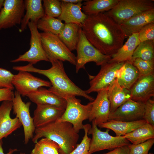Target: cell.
<instances>
[{"label": "cell", "instance_id": "obj_1", "mask_svg": "<svg viewBox=\"0 0 154 154\" xmlns=\"http://www.w3.org/2000/svg\"><path fill=\"white\" fill-rule=\"evenodd\" d=\"M81 27L89 42L104 54L112 55L123 44L125 37L120 25L105 12L87 15Z\"/></svg>", "mask_w": 154, "mask_h": 154}, {"label": "cell", "instance_id": "obj_2", "mask_svg": "<svg viewBox=\"0 0 154 154\" xmlns=\"http://www.w3.org/2000/svg\"><path fill=\"white\" fill-rule=\"evenodd\" d=\"M50 62L52 66L46 70L37 68L29 63L25 66H14L12 68L19 71L34 72L45 76L51 84L48 90L63 98L67 96H73L83 97L91 102L94 100L86 93L85 90L78 86L69 78L65 72L62 61L52 60Z\"/></svg>", "mask_w": 154, "mask_h": 154}, {"label": "cell", "instance_id": "obj_3", "mask_svg": "<svg viewBox=\"0 0 154 154\" xmlns=\"http://www.w3.org/2000/svg\"><path fill=\"white\" fill-rule=\"evenodd\" d=\"M32 141L36 143L44 137L56 142L61 154H69L76 147L79 135L70 123L57 121L35 128Z\"/></svg>", "mask_w": 154, "mask_h": 154}, {"label": "cell", "instance_id": "obj_4", "mask_svg": "<svg viewBox=\"0 0 154 154\" xmlns=\"http://www.w3.org/2000/svg\"><path fill=\"white\" fill-rule=\"evenodd\" d=\"M154 9L153 0H119L112 9L105 12L119 24L143 12Z\"/></svg>", "mask_w": 154, "mask_h": 154}, {"label": "cell", "instance_id": "obj_5", "mask_svg": "<svg viewBox=\"0 0 154 154\" xmlns=\"http://www.w3.org/2000/svg\"><path fill=\"white\" fill-rule=\"evenodd\" d=\"M40 33L42 44L49 62L52 60L67 61L76 65V56L58 35L48 32Z\"/></svg>", "mask_w": 154, "mask_h": 154}, {"label": "cell", "instance_id": "obj_6", "mask_svg": "<svg viewBox=\"0 0 154 154\" xmlns=\"http://www.w3.org/2000/svg\"><path fill=\"white\" fill-rule=\"evenodd\" d=\"M64 98L66 101V107L62 116L57 121L71 123L75 131L78 133L80 130L83 129V121L88 119L92 102L83 105L80 100L73 96H67Z\"/></svg>", "mask_w": 154, "mask_h": 154}, {"label": "cell", "instance_id": "obj_7", "mask_svg": "<svg viewBox=\"0 0 154 154\" xmlns=\"http://www.w3.org/2000/svg\"><path fill=\"white\" fill-rule=\"evenodd\" d=\"M77 55L76 64V72L85 69V64L90 62L102 66L108 62L111 56L104 54L96 49L88 40L81 28L79 41L76 48Z\"/></svg>", "mask_w": 154, "mask_h": 154}, {"label": "cell", "instance_id": "obj_8", "mask_svg": "<svg viewBox=\"0 0 154 154\" xmlns=\"http://www.w3.org/2000/svg\"><path fill=\"white\" fill-rule=\"evenodd\" d=\"M89 129L88 135L92 136L89 152L91 153L105 149L112 150L117 147L129 144V142L123 136H113L109 133V129L102 131L98 127L94 120Z\"/></svg>", "mask_w": 154, "mask_h": 154}, {"label": "cell", "instance_id": "obj_9", "mask_svg": "<svg viewBox=\"0 0 154 154\" xmlns=\"http://www.w3.org/2000/svg\"><path fill=\"white\" fill-rule=\"evenodd\" d=\"M37 24L29 21L27 25L31 32L29 50L17 58L11 60V62H27L33 65L41 61L49 62L43 48Z\"/></svg>", "mask_w": 154, "mask_h": 154}, {"label": "cell", "instance_id": "obj_10", "mask_svg": "<svg viewBox=\"0 0 154 154\" xmlns=\"http://www.w3.org/2000/svg\"><path fill=\"white\" fill-rule=\"evenodd\" d=\"M21 95L17 91L14 93L12 100L13 113L16 115L23 126L24 143L27 144L34 136L35 127L33 123V118L31 116L30 107V102L25 103L21 98Z\"/></svg>", "mask_w": 154, "mask_h": 154}, {"label": "cell", "instance_id": "obj_11", "mask_svg": "<svg viewBox=\"0 0 154 154\" xmlns=\"http://www.w3.org/2000/svg\"><path fill=\"white\" fill-rule=\"evenodd\" d=\"M125 62H108L102 65L98 74L92 77L90 80V87L85 90L86 93L88 94L108 88L116 79L117 71L123 65Z\"/></svg>", "mask_w": 154, "mask_h": 154}, {"label": "cell", "instance_id": "obj_12", "mask_svg": "<svg viewBox=\"0 0 154 154\" xmlns=\"http://www.w3.org/2000/svg\"><path fill=\"white\" fill-rule=\"evenodd\" d=\"M25 10L23 0H5L0 12V31L21 23Z\"/></svg>", "mask_w": 154, "mask_h": 154}, {"label": "cell", "instance_id": "obj_13", "mask_svg": "<svg viewBox=\"0 0 154 154\" xmlns=\"http://www.w3.org/2000/svg\"><path fill=\"white\" fill-rule=\"evenodd\" d=\"M12 84L21 96H26L43 86L50 88V82L35 77L29 72L19 71L14 75Z\"/></svg>", "mask_w": 154, "mask_h": 154}, {"label": "cell", "instance_id": "obj_14", "mask_svg": "<svg viewBox=\"0 0 154 154\" xmlns=\"http://www.w3.org/2000/svg\"><path fill=\"white\" fill-rule=\"evenodd\" d=\"M145 106V103L129 99L110 113L108 121H133L143 119Z\"/></svg>", "mask_w": 154, "mask_h": 154}, {"label": "cell", "instance_id": "obj_15", "mask_svg": "<svg viewBox=\"0 0 154 154\" xmlns=\"http://www.w3.org/2000/svg\"><path fill=\"white\" fill-rule=\"evenodd\" d=\"M108 88L98 92L96 98L92 102V108L88 119L90 121L94 120L97 125L108 120L110 104L108 97Z\"/></svg>", "mask_w": 154, "mask_h": 154}, {"label": "cell", "instance_id": "obj_16", "mask_svg": "<svg viewBox=\"0 0 154 154\" xmlns=\"http://www.w3.org/2000/svg\"><path fill=\"white\" fill-rule=\"evenodd\" d=\"M129 90L131 99L145 103L154 96V74L139 76Z\"/></svg>", "mask_w": 154, "mask_h": 154}, {"label": "cell", "instance_id": "obj_17", "mask_svg": "<svg viewBox=\"0 0 154 154\" xmlns=\"http://www.w3.org/2000/svg\"><path fill=\"white\" fill-rule=\"evenodd\" d=\"M12 109L13 103L11 101L3 102L0 106V141L22 125L17 117H11L10 113Z\"/></svg>", "mask_w": 154, "mask_h": 154}, {"label": "cell", "instance_id": "obj_18", "mask_svg": "<svg viewBox=\"0 0 154 154\" xmlns=\"http://www.w3.org/2000/svg\"><path fill=\"white\" fill-rule=\"evenodd\" d=\"M65 110L50 105H37L33 117L35 128L57 121L62 116Z\"/></svg>", "mask_w": 154, "mask_h": 154}, {"label": "cell", "instance_id": "obj_19", "mask_svg": "<svg viewBox=\"0 0 154 154\" xmlns=\"http://www.w3.org/2000/svg\"><path fill=\"white\" fill-rule=\"evenodd\" d=\"M154 23V9L143 12L120 23L125 37L139 33L146 25Z\"/></svg>", "mask_w": 154, "mask_h": 154}, {"label": "cell", "instance_id": "obj_20", "mask_svg": "<svg viewBox=\"0 0 154 154\" xmlns=\"http://www.w3.org/2000/svg\"><path fill=\"white\" fill-rule=\"evenodd\" d=\"M27 96L37 105H51L65 110L67 102L64 98L42 87Z\"/></svg>", "mask_w": 154, "mask_h": 154}, {"label": "cell", "instance_id": "obj_21", "mask_svg": "<svg viewBox=\"0 0 154 154\" xmlns=\"http://www.w3.org/2000/svg\"><path fill=\"white\" fill-rule=\"evenodd\" d=\"M61 1L62 12L58 18L65 23H75L81 26L87 16L82 11V2L74 4Z\"/></svg>", "mask_w": 154, "mask_h": 154}, {"label": "cell", "instance_id": "obj_22", "mask_svg": "<svg viewBox=\"0 0 154 154\" xmlns=\"http://www.w3.org/2000/svg\"><path fill=\"white\" fill-rule=\"evenodd\" d=\"M25 14L22 19L19 31L22 32L27 28L29 21L37 24L38 20L44 15L41 0L24 1Z\"/></svg>", "mask_w": 154, "mask_h": 154}, {"label": "cell", "instance_id": "obj_23", "mask_svg": "<svg viewBox=\"0 0 154 154\" xmlns=\"http://www.w3.org/2000/svg\"><path fill=\"white\" fill-rule=\"evenodd\" d=\"M138 38V33L132 34L124 44L114 54L111 55L108 62H120L129 61L132 63L133 52L140 43Z\"/></svg>", "mask_w": 154, "mask_h": 154}, {"label": "cell", "instance_id": "obj_24", "mask_svg": "<svg viewBox=\"0 0 154 154\" xmlns=\"http://www.w3.org/2000/svg\"><path fill=\"white\" fill-rule=\"evenodd\" d=\"M108 97L110 104V113L128 100L131 99L129 90L122 87L116 79L108 90Z\"/></svg>", "mask_w": 154, "mask_h": 154}, {"label": "cell", "instance_id": "obj_25", "mask_svg": "<svg viewBox=\"0 0 154 154\" xmlns=\"http://www.w3.org/2000/svg\"><path fill=\"white\" fill-rule=\"evenodd\" d=\"M146 122L143 119L133 121L110 120L98 126L113 131L116 136H124L142 126Z\"/></svg>", "mask_w": 154, "mask_h": 154}, {"label": "cell", "instance_id": "obj_26", "mask_svg": "<svg viewBox=\"0 0 154 154\" xmlns=\"http://www.w3.org/2000/svg\"><path fill=\"white\" fill-rule=\"evenodd\" d=\"M139 76V72L132 63L125 62L117 71L116 79L122 88L129 90Z\"/></svg>", "mask_w": 154, "mask_h": 154}, {"label": "cell", "instance_id": "obj_27", "mask_svg": "<svg viewBox=\"0 0 154 154\" xmlns=\"http://www.w3.org/2000/svg\"><path fill=\"white\" fill-rule=\"evenodd\" d=\"M81 29V26L77 24L65 23L63 28L58 35L71 51L76 49Z\"/></svg>", "mask_w": 154, "mask_h": 154}, {"label": "cell", "instance_id": "obj_28", "mask_svg": "<svg viewBox=\"0 0 154 154\" xmlns=\"http://www.w3.org/2000/svg\"><path fill=\"white\" fill-rule=\"evenodd\" d=\"M119 0H86L83 4L82 10L86 15L107 12L118 3Z\"/></svg>", "mask_w": 154, "mask_h": 154}, {"label": "cell", "instance_id": "obj_29", "mask_svg": "<svg viewBox=\"0 0 154 154\" xmlns=\"http://www.w3.org/2000/svg\"><path fill=\"white\" fill-rule=\"evenodd\" d=\"M123 136L133 144L141 143L154 138V126L146 122Z\"/></svg>", "mask_w": 154, "mask_h": 154}, {"label": "cell", "instance_id": "obj_30", "mask_svg": "<svg viewBox=\"0 0 154 154\" xmlns=\"http://www.w3.org/2000/svg\"><path fill=\"white\" fill-rule=\"evenodd\" d=\"M64 24L58 18L49 17L45 15L38 21V29L58 35L62 30Z\"/></svg>", "mask_w": 154, "mask_h": 154}, {"label": "cell", "instance_id": "obj_31", "mask_svg": "<svg viewBox=\"0 0 154 154\" xmlns=\"http://www.w3.org/2000/svg\"><path fill=\"white\" fill-rule=\"evenodd\" d=\"M137 58L154 61V41L149 40L140 42L133 52L132 61Z\"/></svg>", "mask_w": 154, "mask_h": 154}, {"label": "cell", "instance_id": "obj_32", "mask_svg": "<svg viewBox=\"0 0 154 154\" xmlns=\"http://www.w3.org/2000/svg\"><path fill=\"white\" fill-rule=\"evenodd\" d=\"M59 147L55 142L44 137L36 143L31 154H60Z\"/></svg>", "mask_w": 154, "mask_h": 154}, {"label": "cell", "instance_id": "obj_33", "mask_svg": "<svg viewBox=\"0 0 154 154\" xmlns=\"http://www.w3.org/2000/svg\"><path fill=\"white\" fill-rule=\"evenodd\" d=\"M42 1L45 15L49 17L58 18L62 12L61 1L58 0Z\"/></svg>", "mask_w": 154, "mask_h": 154}, {"label": "cell", "instance_id": "obj_34", "mask_svg": "<svg viewBox=\"0 0 154 154\" xmlns=\"http://www.w3.org/2000/svg\"><path fill=\"white\" fill-rule=\"evenodd\" d=\"M132 64L137 70L139 76L154 74V61H148L137 58Z\"/></svg>", "mask_w": 154, "mask_h": 154}, {"label": "cell", "instance_id": "obj_35", "mask_svg": "<svg viewBox=\"0 0 154 154\" xmlns=\"http://www.w3.org/2000/svg\"><path fill=\"white\" fill-rule=\"evenodd\" d=\"M91 126L89 124L83 125L84 135L79 144L69 154H92L89 152L91 139L88 137V132Z\"/></svg>", "mask_w": 154, "mask_h": 154}, {"label": "cell", "instance_id": "obj_36", "mask_svg": "<svg viewBox=\"0 0 154 154\" xmlns=\"http://www.w3.org/2000/svg\"><path fill=\"white\" fill-rule=\"evenodd\" d=\"M154 144V138L144 142L128 145L130 154H148L149 150Z\"/></svg>", "mask_w": 154, "mask_h": 154}, {"label": "cell", "instance_id": "obj_37", "mask_svg": "<svg viewBox=\"0 0 154 154\" xmlns=\"http://www.w3.org/2000/svg\"><path fill=\"white\" fill-rule=\"evenodd\" d=\"M14 75L10 71L0 68V88H9L13 90L14 87L12 81Z\"/></svg>", "mask_w": 154, "mask_h": 154}, {"label": "cell", "instance_id": "obj_38", "mask_svg": "<svg viewBox=\"0 0 154 154\" xmlns=\"http://www.w3.org/2000/svg\"><path fill=\"white\" fill-rule=\"evenodd\" d=\"M138 38L140 42L149 40L154 41V23L144 27L138 33Z\"/></svg>", "mask_w": 154, "mask_h": 154}, {"label": "cell", "instance_id": "obj_39", "mask_svg": "<svg viewBox=\"0 0 154 154\" xmlns=\"http://www.w3.org/2000/svg\"><path fill=\"white\" fill-rule=\"evenodd\" d=\"M143 119L154 126V100L150 99L145 103Z\"/></svg>", "mask_w": 154, "mask_h": 154}, {"label": "cell", "instance_id": "obj_40", "mask_svg": "<svg viewBox=\"0 0 154 154\" xmlns=\"http://www.w3.org/2000/svg\"><path fill=\"white\" fill-rule=\"evenodd\" d=\"M14 96L13 90L9 88H0V102L12 101Z\"/></svg>", "mask_w": 154, "mask_h": 154}, {"label": "cell", "instance_id": "obj_41", "mask_svg": "<svg viewBox=\"0 0 154 154\" xmlns=\"http://www.w3.org/2000/svg\"><path fill=\"white\" fill-rule=\"evenodd\" d=\"M128 145L117 147L109 152L100 154H130Z\"/></svg>", "mask_w": 154, "mask_h": 154}, {"label": "cell", "instance_id": "obj_42", "mask_svg": "<svg viewBox=\"0 0 154 154\" xmlns=\"http://www.w3.org/2000/svg\"><path fill=\"white\" fill-rule=\"evenodd\" d=\"M3 143L2 140H1L0 141V154H13L14 152L18 151V150L17 149H10L7 153H5L2 147Z\"/></svg>", "mask_w": 154, "mask_h": 154}, {"label": "cell", "instance_id": "obj_43", "mask_svg": "<svg viewBox=\"0 0 154 154\" xmlns=\"http://www.w3.org/2000/svg\"><path fill=\"white\" fill-rule=\"evenodd\" d=\"M60 1L64 2L74 4H76L80 2H82L83 1L81 0H62Z\"/></svg>", "mask_w": 154, "mask_h": 154}, {"label": "cell", "instance_id": "obj_44", "mask_svg": "<svg viewBox=\"0 0 154 154\" xmlns=\"http://www.w3.org/2000/svg\"><path fill=\"white\" fill-rule=\"evenodd\" d=\"M5 0H0V12L3 7Z\"/></svg>", "mask_w": 154, "mask_h": 154}, {"label": "cell", "instance_id": "obj_45", "mask_svg": "<svg viewBox=\"0 0 154 154\" xmlns=\"http://www.w3.org/2000/svg\"><path fill=\"white\" fill-rule=\"evenodd\" d=\"M19 154H26L24 153L21 152Z\"/></svg>", "mask_w": 154, "mask_h": 154}, {"label": "cell", "instance_id": "obj_46", "mask_svg": "<svg viewBox=\"0 0 154 154\" xmlns=\"http://www.w3.org/2000/svg\"><path fill=\"white\" fill-rule=\"evenodd\" d=\"M148 154H154L152 153H149Z\"/></svg>", "mask_w": 154, "mask_h": 154}]
</instances>
